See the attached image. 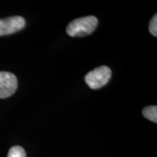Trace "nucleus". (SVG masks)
<instances>
[{
  "mask_svg": "<svg viewBox=\"0 0 157 157\" xmlns=\"http://www.w3.org/2000/svg\"><path fill=\"white\" fill-rule=\"evenodd\" d=\"M25 25V19L21 16L0 19V36L14 34L24 28Z\"/></svg>",
  "mask_w": 157,
  "mask_h": 157,
  "instance_id": "20e7f679",
  "label": "nucleus"
},
{
  "mask_svg": "<svg viewBox=\"0 0 157 157\" xmlns=\"http://www.w3.org/2000/svg\"><path fill=\"white\" fill-rule=\"evenodd\" d=\"M111 77V70L102 66L90 71L84 77L86 83L93 90H98L106 84Z\"/></svg>",
  "mask_w": 157,
  "mask_h": 157,
  "instance_id": "f03ea898",
  "label": "nucleus"
},
{
  "mask_svg": "<svg viewBox=\"0 0 157 157\" xmlns=\"http://www.w3.org/2000/svg\"><path fill=\"white\" fill-rule=\"evenodd\" d=\"M143 115L148 120L153 122H157V106L156 105H150L143 109Z\"/></svg>",
  "mask_w": 157,
  "mask_h": 157,
  "instance_id": "39448f33",
  "label": "nucleus"
},
{
  "mask_svg": "<svg viewBox=\"0 0 157 157\" xmlns=\"http://www.w3.org/2000/svg\"><path fill=\"white\" fill-rule=\"evenodd\" d=\"M149 31L153 36H157V15L155 14L149 23Z\"/></svg>",
  "mask_w": 157,
  "mask_h": 157,
  "instance_id": "0eeeda50",
  "label": "nucleus"
},
{
  "mask_svg": "<svg viewBox=\"0 0 157 157\" xmlns=\"http://www.w3.org/2000/svg\"><path fill=\"white\" fill-rule=\"evenodd\" d=\"M17 87V79L10 72L0 71V98L10 97Z\"/></svg>",
  "mask_w": 157,
  "mask_h": 157,
  "instance_id": "7ed1b4c3",
  "label": "nucleus"
},
{
  "mask_svg": "<svg viewBox=\"0 0 157 157\" xmlns=\"http://www.w3.org/2000/svg\"><path fill=\"white\" fill-rule=\"evenodd\" d=\"M7 157H26L25 151L21 146H15L10 149Z\"/></svg>",
  "mask_w": 157,
  "mask_h": 157,
  "instance_id": "423d86ee",
  "label": "nucleus"
},
{
  "mask_svg": "<svg viewBox=\"0 0 157 157\" xmlns=\"http://www.w3.org/2000/svg\"><path fill=\"white\" fill-rule=\"evenodd\" d=\"M98 23L96 17L90 15L75 19L67 25L66 32L71 36H84L95 31Z\"/></svg>",
  "mask_w": 157,
  "mask_h": 157,
  "instance_id": "f257e3e1",
  "label": "nucleus"
}]
</instances>
